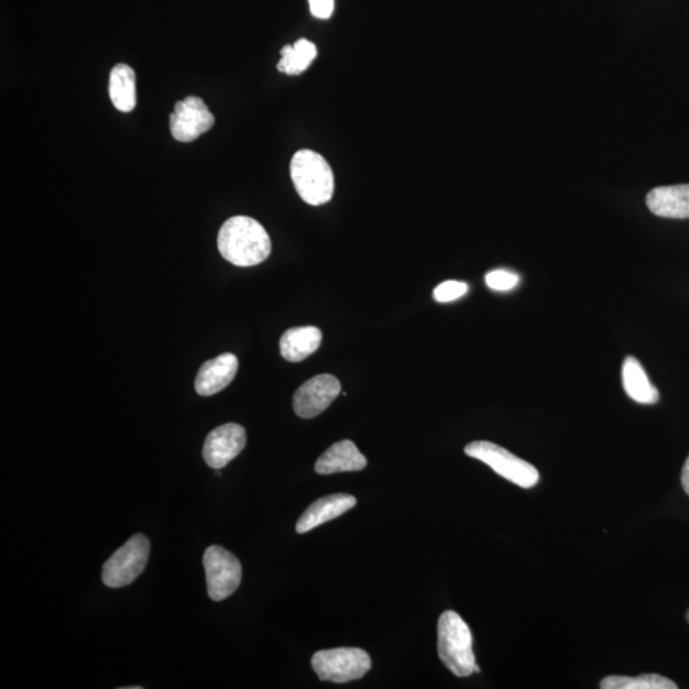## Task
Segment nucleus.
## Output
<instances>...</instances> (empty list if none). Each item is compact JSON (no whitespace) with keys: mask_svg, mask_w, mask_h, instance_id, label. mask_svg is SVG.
I'll list each match as a JSON object with an SVG mask.
<instances>
[{"mask_svg":"<svg viewBox=\"0 0 689 689\" xmlns=\"http://www.w3.org/2000/svg\"><path fill=\"white\" fill-rule=\"evenodd\" d=\"M219 252L238 267H252L270 258L272 244L269 232L258 220L234 216L223 222L218 237Z\"/></svg>","mask_w":689,"mask_h":689,"instance_id":"obj_1","label":"nucleus"},{"mask_svg":"<svg viewBox=\"0 0 689 689\" xmlns=\"http://www.w3.org/2000/svg\"><path fill=\"white\" fill-rule=\"evenodd\" d=\"M438 655L456 677H470L475 672L477 661L472 652L471 631L467 622L456 612L447 611L440 615Z\"/></svg>","mask_w":689,"mask_h":689,"instance_id":"obj_2","label":"nucleus"},{"mask_svg":"<svg viewBox=\"0 0 689 689\" xmlns=\"http://www.w3.org/2000/svg\"><path fill=\"white\" fill-rule=\"evenodd\" d=\"M292 179L304 203L320 206L331 201L335 178L326 158L311 150H300L292 158Z\"/></svg>","mask_w":689,"mask_h":689,"instance_id":"obj_3","label":"nucleus"},{"mask_svg":"<svg viewBox=\"0 0 689 689\" xmlns=\"http://www.w3.org/2000/svg\"><path fill=\"white\" fill-rule=\"evenodd\" d=\"M464 453L486 463L496 474L521 488L531 489L539 483V471L532 463L488 440L469 444L464 447Z\"/></svg>","mask_w":689,"mask_h":689,"instance_id":"obj_4","label":"nucleus"},{"mask_svg":"<svg viewBox=\"0 0 689 689\" xmlns=\"http://www.w3.org/2000/svg\"><path fill=\"white\" fill-rule=\"evenodd\" d=\"M311 668L320 680L348 683L363 678L372 668V660L362 648L339 647L316 653L311 658Z\"/></svg>","mask_w":689,"mask_h":689,"instance_id":"obj_5","label":"nucleus"},{"mask_svg":"<svg viewBox=\"0 0 689 689\" xmlns=\"http://www.w3.org/2000/svg\"><path fill=\"white\" fill-rule=\"evenodd\" d=\"M150 557V542L143 534H135L119 548L102 567V582L108 588L128 587L139 579Z\"/></svg>","mask_w":689,"mask_h":689,"instance_id":"obj_6","label":"nucleus"},{"mask_svg":"<svg viewBox=\"0 0 689 689\" xmlns=\"http://www.w3.org/2000/svg\"><path fill=\"white\" fill-rule=\"evenodd\" d=\"M207 592L214 602L226 600L242 582V565L231 551L220 546L207 548L204 555Z\"/></svg>","mask_w":689,"mask_h":689,"instance_id":"obj_7","label":"nucleus"},{"mask_svg":"<svg viewBox=\"0 0 689 689\" xmlns=\"http://www.w3.org/2000/svg\"><path fill=\"white\" fill-rule=\"evenodd\" d=\"M341 394V383L332 374H318L296 390L293 407L302 419H314Z\"/></svg>","mask_w":689,"mask_h":689,"instance_id":"obj_8","label":"nucleus"},{"mask_svg":"<svg viewBox=\"0 0 689 689\" xmlns=\"http://www.w3.org/2000/svg\"><path fill=\"white\" fill-rule=\"evenodd\" d=\"M215 118L201 98H188L175 103L171 116L173 138L179 142H192L211 130Z\"/></svg>","mask_w":689,"mask_h":689,"instance_id":"obj_9","label":"nucleus"},{"mask_svg":"<svg viewBox=\"0 0 689 689\" xmlns=\"http://www.w3.org/2000/svg\"><path fill=\"white\" fill-rule=\"evenodd\" d=\"M247 433L239 424L229 423L215 428L204 445V459L208 467L222 469L244 450Z\"/></svg>","mask_w":689,"mask_h":689,"instance_id":"obj_10","label":"nucleus"},{"mask_svg":"<svg viewBox=\"0 0 689 689\" xmlns=\"http://www.w3.org/2000/svg\"><path fill=\"white\" fill-rule=\"evenodd\" d=\"M239 360L234 354H221L208 360L196 376L195 389L199 396L208 397L219 394L236 379Z\"/></svg>","mask_w":689,"mask_h":689,"instance_id":"obj_11","label":"nucleus"},{"mask_svg":"<svg viewBox=\"0 0 689 689\" xmlns=\"http://www.w3.org/2000/svg\"><path fill=\"white\" fill-rule=\"evenodd\" d=\"M357 499L350 494H331L324 496L311 503L304 512L296 524L295 531L298 534H306L319 525H324L333 518L347 514L352 507H356Z\"/></svg>","mask_w":689,"mask_h":689,"instance_id":"obj_12","label":"nucleus"},{"mask_svg":"<svg viewBox=\"0 0 689 689\" xmlns=\"http://www.w3.org/2000/svg\"><path fill=\"white\" fill-rule=\"evenodd\" d=\"M648 210L664 219H689V184L658 187L646 196Z\"/></svg>","mask_w":689,"mask_h":689,"instance_id":"obj_13","label":"nucleus"},{"mask_svg":"<svg viewBox=\"0 0 689 689\" xmlns=\"http://www.w3.org/2000/svg\"><path fill=\"white\" fill-rule=\"evenodd\" d=\"M367 463L365 456L360 453L356 444L343 439L320 456L315 470L320 475H330L336 472L360 471L367 467Z\"/></svg>","mask_w":689,"mask_h":689,"instance_id":"obj_14","label":"nucleus"},{"mask_svg":"<svg viewBox=\"0 0 689 689\" xmlns=\"http://www.w3.org/2000/svg\"><path fill=\"white\" fill-rule=\"evenodd\" d=\"M322 331L314 326L294 327L280 339V352L287 362L299 363L319 349Z\"/></svg>","mask_w":689,"mask_h":689,"instance_id":"obj_15","label":"nucleus"},{"mask_svg":"<svg viewBox=\"0 0 689 689\" xmlns=\"http://www.w3.org/2000/svg\"><path fill=\"white\" fill-rule=\"evenodd\" d=\"M623 387L633 402L654 405L659 402V392L648 381V376L638 360L633 357L624 359L622 368Z\"/></svg>","mask_w":689,"mask_h":689,"instance_id":"obj_16","label":"nucleus"},{"mask_svg":"<svg viewBox=\"0 0 689 689\" xmlns=\"http://www.w3.org/2000/svg\"><path fill=\"white\" fill-rule=\"evenodd\" d=\"M109 94L111 102L123 113H130L138 103L135 95V74L127 64H117L111 69L109 79Z\"/></svg>","mask_w":689,"mask_h":689,"instance_id":"obj_17","label":"nucleus"},{"mask_svg":"<svg viewBox=\"0 0 689 689\" xmlns=\"http://www.w3.org/2000/svg\"><path fill=\"white\" fill-rule=\"evenodd\" d=\"M316 57V45L306 39H300L294 45L283 47L282 59L277 64V69L288 76H298L308 69Z\"/></svg>","mask_w":689,"mask_h":689,"instance_id":"obj_18","label":"nucleus"},{"mask_svg":"<svg viewBox=\"0 0 689 689\" xmlns=\"http://www.w3.org/2000/svg\"><path fill=\"white\" fill-rule=\"evenodd\" d=\"M602 689H677L672 680L659 675H641L638 677L611 676L600 682Z\"/></svg>","mask_w":689,"mask_h":689,"instance_id":"obj_19","label":"nucleus"},{"mask_svg":"<svg viewBox=\"0 0 689 689\" xmlns=\"http://www.w3.org/2000/svg\"><path fill=\"white\" fill-rule=\"evenodd\" d=\"M520 277L506 270L492 271L485 276L486 285L495 292H508L516 287Z\"/></svg>","mask_w":689,"mask_h":689,"instance_id":"obj_20","label":"nucleus"},{"mask_svg":"<svg viewBox=\"0 0 689 689\" xmlns=\"http://www.w3.org/2000/svg\"><path fill=\"white\" fill-rule=\"evenodd\" d=\"M469 291V286L460 282H445L436 287L435 299L438 303H450L461 298Z\"/></svg>","mask_w":689,"mask_h":689,"instance_id":"obj_21","label":"nucleus"},{"mask_svg":"<svg viewBox=\"0 0 689 689\" xmlns=\"http://www.w3.org/2000/svg\"><path fill=\"white\" fill-rule=\"evenodd\" d=\"M309 7L315 18L327 20L330 19L333 13L335 0H309Z\"/></svg>","mask_w":689,"mask_h":689,"instance_id":"obj_22","label":"nucleus"},{"mask_svg":"<svg viewBox=\"0 0 689 689\" xmlns=\"http://www.w3.org/2000/svg\"><path fill=\"white\" fill-rule=\"evenodd\" d=\"M682 486L685 489V492L689 495V456L682 469Z\"/></svg>","mask_w":689,"mask_h":689,"instance_id":"obj_23","label":"nucleus"},{"mask_svg":"<svg viewBox=\"0 0 689 689\" xmlns=\"http://www.w3.org/2000/svg\"><path fill=\"white\" fill-rule=\"evenodd\" d=\"M124 689H142V687H140V686H134V687H124Z\"/></svg>","mask_w":689,"mask_h":689,"instance_id":"obj_24","label":"nucleus"},{"mask_svg":"<svg viewBox=\"0 0 689 689\" xmlns=\"http://www.w3.org/2000/svg\"><path fill=\"white\" fill-rule=\"evenodd\" d=\"M687 621L689 623V611L687 612Z\"/></svg>","mask_w":689,"mask_h":689,"instance_id":"obj_25","label":"nucleus"}]
</instances>
